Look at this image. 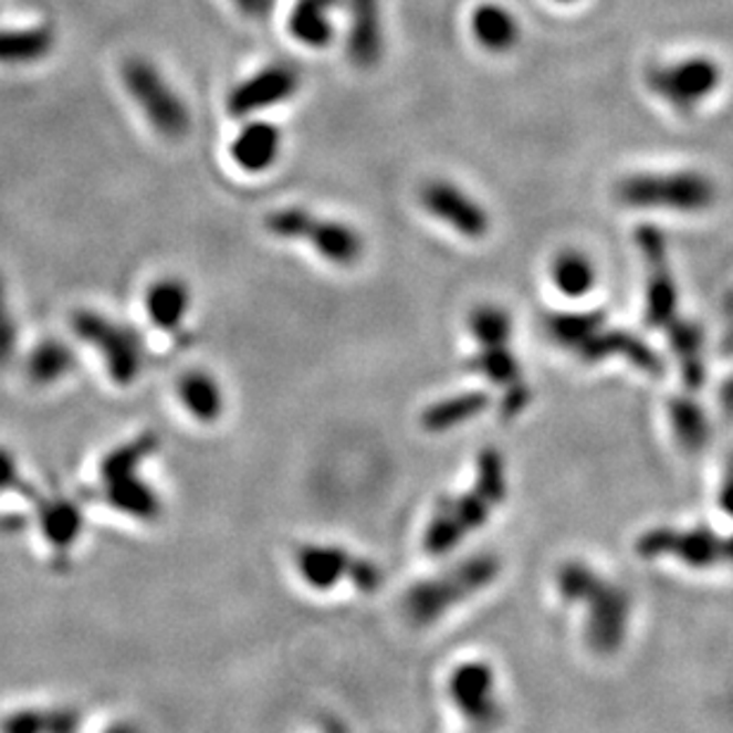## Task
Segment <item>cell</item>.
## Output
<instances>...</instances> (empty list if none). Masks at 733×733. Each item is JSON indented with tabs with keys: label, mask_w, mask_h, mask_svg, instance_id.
<instances>
[{
	"label": "cell",
	"mask_w": 733,
	"mask_h": 733,
	"mask_svg": "<svg viewBox=\"0 0 733 733\" xmlns=\"http://www.w3.org/2000/svg\"><path fill=\"white\" fill-rule=\"evenodd\" d=\"M603 326H607L605 312H553L545 317V332L551 341L572 353H579Z\"/></svg>",
	"instance_id": "21"
},
{
	"label": "cell",
	"mask_w": 733,
	"mask_h": 733,
	"mask_svg": "<svg viewBox=\"0 0 733 733\" xmlns=\"http://www.w3.org/2000/svg\"><path fill=\"white\" fill-rule=\"evenodd\" d=\"M474 486L489 498L493 505H501L505 491H507V481H505V462L501 458V452L486 448L481 450V455L477 460V483Z\"/></svg>",
	"instance_id": "31"
},
{
	"label": "cell",
	"mask_w": 733,
	"mask_h": 733,
	"mask_svg": "<svg viewBox=\"0 0 733 733\" xmlns=\"http://www.w3.org/2000/svg\"><path fill=\"white\" fill-rule=\"evenodd\" d=\"M576 355H579L584 363H600L607 360V357H624V360H629L633 367L646 374L662 371V360L658 357V353L648 348L641 338L621 329L607 332L605 326L596 336L588 338L586 346Z\"/></svg>",
	"instance_id": "11"
},
{
	"label": "cell",
	"mask_w": 733,
	"mask_h": 733,
	"mask_svg": "<svg viewBox=\"0 0 733 733\" xmlns=\"http://www.w3.org/2000/svg\"><path fill=\"white\" fill-rule=\"evenodd\" d=\"M720 507L733 520V455L729 458L726 472L722 479V489H720Z\"/></svg>",
	"instance_id": "36"
},
{
	"label": "cell",
	"mask_w": 733,
	"mask_h": 733,
	"mask_svg": "<svg viewBox=\"0 0 733 733\" xmlns=\"http://www.w3.org/2000/svg\"><path fill=\"white\" fill-rule=\"evenodd\" d=\"M274 3L276 0H233V6H237L243 14H248V18L255 20L268 18V14L274 10Z\"/></svg>",
	"instance_id": "35"
},
{
	"label": "cell",
	"mask_w": 733,
	"mask_h": 733,
	"mask_svg": "<svg viewBox=\"0 0 733 733\" xmlns=\"http://www.w3.org/2000/svg\"><path fill=\"white\" fill-rule=\"evenodd\" d=\"M669 417H672V429L683 450L698 452L708 446L710 422L691 398H674L669 402Z\"/></svg>",
	"instance_id": "25"
},
{
	"label": "cell",
	"mask_w": 733,
	"mask_h": 733,
	"mask_svg": "<svg viewBox=\"0 0 733 733\" xmlns=\"http://www.w3.org/2000/svg\"><path fill=\"white\" fill-rule=\"evenodd\" d=\"M646 82L652 93L677 111H693L720 86L722 70L710 57H691L674 65L650 67Z\"/></svg>",
	"instance_id": "6"
},
{
	"label": "cell",
	"mask_w": 733,
	"mask_h": 733,
	"mask_svg": "<svg viewBox=\"0 0 733 733\" xmlns=\"http://www.w3.org/2000/svg\"><path fill=\"white\" fill-rule=\"evenodd\" d=\"M559 3H572V0H559Z\"/></svg>",
	"instance_id": "39"
},
{
	"label": "cell",
	"mask_w": 733,
	"mask_h": 733,
	"mask_svg": "<svg viewBox=\"0 0 733 733\" xmlns=\"http://www.w3.org/2000/svg\"><path fill=\"white\" fill-rule=\"evenodd\" d=\"M491 405L489 394L483 391H467L450 396L446 400H439L429 405V408L422 412V427L431 433H443L455 429L464 422H470L477 415H481Z\"/></svg>",
	"instance_id": "20"
},
{
	"label": "cell",
	"mask_w": 733,
	"mask_h": 733,
	"mask_svg": "<svg viewBox=\"0 0 733 733\" xmlns=\"http://www.w3.org/2000/svg\"><path fill=\"white\" fill-rule=\"evenodd\" d=\"M450 695L452 703L474 729L493 731L501 726V695H498L495 672L486 662L460 664L450 679Z\"/></svg>",
	"instance_id": "8"
},
{
	"label": "cell",
	"mask_w": 733,
	"mask_h": 733,
	"mask_svg": "<svg viewBox=\"0 0 733 733\" xmlns=\"http://www.w3.org/2000/svg\"><path fill=\"white\" fill-rule=\"evenodd\" d=\"M553 284L567 299H584L596 284V270L584 253L565 251L553 260Z\"/></svg>",
	"instance_id": "26"
},
{
	"label": "cell",
	"mask_w": 733,
	"mask_h": 733,
	"mask_svg": "<svg viewBox=\"0 0 733 733\" xmlns=\"http://www.w3.org/2000/svg\"><path fill=\"white\" fill-rule=\"evenodd\" d=\"M72 329L103 355L107 374L117 386H129L136 381L144 367V346L138 334L91 310L74 312Z\"/></svg>",
	"instance_id": "5"
},
{
	"label": "cell",
	"mask_w": 733,
	"mask_h": 733,
	"mask_svg": "<svg viewBox=\"0 0 733 733\" xmlns=\"http://www.w3.org/2000/svg\"><path fill=\"white\" fill-rule=\"evenodd\" d=\"M155 450H158V436L146 431L142 436H136L134 441L115 448L113 452H107L101 464L103 481L117 479L124 474H134L138 470V464H142L148 455H153Z\"/></svg>",
	"instance_id": "27"
},
{
	"label": "cell",
	"mask_w": 733,
	"mask_h": 733,
	"mask_svg": "<svg viewBox=\"0 0 733 733\" xmlns=\"http://www.w3.org/2000/svg\"><path fill=\"white\" fill-rule=\"evenodd\" d=\"M636 243L641 248L646 268H648V284H646V324L652 329H667L674 324L677 317V284L672 279L667 260V241L658 227H638Z\"/></svg>",
	"instance_id": "7"
},
{
	"label": "cell",
	"mask_w": 733,
	"mask_h": 733,
	"mask_svg": "<svg viewBox=\"0 0 733 733\" xmlns=\"http://www.w3.org/2000/svg\"><path fill=\"white\" fill-rule=\"evenodd\" d=\"M301 86V74L289 65L264 67L233 86L227 98V111L233 117H251L289 101Z\"/></svg>",
	"instance_id": "10"
},
{
	"label": "cell",
	"mask_w": 733,
	"mask_h": 733,
	"mask_svg": "<svg viewBox=\"0 0 733 733\" xmlns=\"http://www.w3.org/2000/svg\"><path fill=\"white\" fill-rule=\"evenodd\" d=\"M53 51V34L45 27L0 31V65H31Z\"/></svg>",
	"instance_id": "23"
},
{
	"label": "cell",
	"mask_w": 733,
	"mask_h": 733,
	"mask_svg": "<svg viewBox=\"0 0 733 733\" xmlns=\"http://www.w3.org/2000/svg\"><path fill=\"white\" fill-rule=\"evenodd\" d=\"M122 80L155 132H160L165 138H181L189 134V107H186L179 93L165 82V76L148 60L132 57L122 67Z\"/></svg>",
	"instance_id": "3"
},
{
	"label": "cell",
	"mask_w": 733,
	"mask_h": 733,
	"mask_svg": "<svg viewBox=\"0 0 733 733\" xmlns=\"http://www.w3.org/2000/svg\"><path fill=\"white\" fill-rule=\"evenodd\" d=\"M726 563L733 565V534L726 536Z\"/></svg>",
	"instance_id": "38"
},
{
	"label": "cell",
	"mask_w": 733,
	"mask_h": 733,
	"mask_svg": "<svg viewBox=\"0 0 733 733\" xmlns=\"http://www.w3.org/2000/svg\"><path fill=\"white\" fill-rule=\"evenodd\" d=\"M720 398H722V410H724V415L733 419V379L726 381V386L722 388V396H720Z\"/></svg>",
	"instance_id": "37"
},
{
	"label": "cell",
	"mask_w": 733,
	"mask_h": 733,
	"mask_svg": "<svg viewBox=\"0 0 733 733\" xmlns=\"http://www.w3.org/2000/svg\"><path fill=\"white\" fill-rule=\"evenodd\" d=\"M348 55L353 65L369 70L381 57V10L379 0H350Z\"/></svg>",
	"instance_id": "13"
},
{
	"label": "cell",
	"mask_w": 733,
	"mask_h": 733,
	"mask_svg": "<svg viewBox=\"0 0 733 733\" xmlns=\"http://www.w3.org/2000/svg\"><path fill=\"white\" fill-rule=\"evenodd\" d=\"M470 367L474 371H479L481 377H486L489 381H493L498 386H505V388L522 381V369H520L517 357L512 355V350L507 346L481 348L470 360Z\"/></svg>",
	"instance_id": "29"
},
{
	"label": "cell",
	"mask_w": 733,
	"mask_h": 733,
	"mask_svg": "<svg viewBox=\"0 0 733 733\" xmlns=\"http://www.w3.org/2000/svg\"><path fill=\"white\" fill-rule=\"evenodd\" d=\"M20 486H22V479H20L18 460H14V455L8 448L0 446V491H12Z\"/></svg>",
	"instance_id": "33"
},
{
	"label": "cell",
	"mask_w": 733,
	"mask_h": 733,
	"mask_svg": "<svg viewBox=\"0 0 733 733\" xmlns=\"http://www.w3.org/2000/svg\"><path fill=\"white\" fill-rule=\"evenodd\" d=\"M14 343H18V332H14V322L8 310V295L6 286L0 282V367L10 363L14 353Z\"/></svg>",
	"instance_id": "32"
},
{
	"label": "cell",
	"mask_w": 733,
	"mask_h": 733,
	"mask_svg": "<svg viewBox=\"0 0 733 733\" xmlns=\"http://www.w3.org/2000/svg\"><path fill=\"white\" fill-rule=\"evenodd\" d=\"M555 588L559 600L584 610L586 648L600 658L617 655L631 627L629 590L582 559H569L557 569Z\"/></svg>",
	"instance_id": "1"
},
{
	"label": "cell",
	"mask_w": 733,
	"mask_h": 733,
	"mask_svg": "<svg viewBox=\"0 0 733 733\" xmlns=\"http://www.w3.org/2000/svg\"><path fill=\"white\" fill-rule=\"evenodd\" d=\"M422 206L436 220L455 229L464 239H483L491 229L489 212L450 181H429L422 189Z\"/></svg>",
	"instance_id": "9"
},
{
	"label": "cell",
	"mask_w": 733,
	"mask_h": 733,
	"mask_svg": "<svg viewBox=\"0 0 733 733\" xmlns=\"http://www.w3.org/2000/svg\"><path fill=\"white\" fill-rule=\"evenodd\" d=\"M282 150V134L270 122H251L239 132L231 144V158L241 169L258 175L270 169Z\"/></svg>",
	"instance_id": "14"
},
{
	"label": "cell",
	"mask_w": 733,
	"mask_h": 733,
	"mask_svg": "<svg viewBox=\"0 0 733 733\" xmlns=\"http://www.w3.org/2000/svg\"><path fill=\"white\" fill-rule=\"evenodd\" d=\"M41 528L57 548H67L82 528V512L70 501H51L41 507Z\"/></svg>",
	"instance_id": "28"
},
{
	"label": "cell",
	"mask_w": 733,
	"mask_h": 733,
	"mask_svg": "<svg viewBox=\"0 0 733 733\" xmlns=\"http://www.w3.org/2000/svg\"><path fill=\"white\" fill-rule=\"evenodd\" d=\"M470 332L479 341L481 348L507 346L512 336V320L503 307L479 305L470 315Z\"/></svg>",
	"instance_id": "30"
},
{
	"label": "cell",
	"mask_w": 733,
	"mask_h": 733,
	"mask_svg": "<svg viewBox=\"0 0 733 733\" xmlns=\"http://www.w3.org/2000/svg\"><path fill=\"white\" fill-rule=\"evenodd\" d=\"M191 293L181 279L165 276L150 284L146 293L148 320L163 332H175L181 326L186 312H189Z\"/></svg>",
	"instance_id": "17"
},
{
	"label": "cell",
	"mask_w": 733,
	"mask_h": 733,
	"mask_svg": "<svg viewBox=\"0 0 733 733\" xmlns=\"http://www.w3.org/2000/svg\"><path fill=\"white\" fill-rule=\"evenodd\" d=\"M338 3L341 0H299L289 18L291 36L307 49H326L334 39L332 12Z\"/></svg>",
	"instance_id": "15"
},
{
	"label": "cell",
	"mask_w": 733,
	"mask_h": 733,
	"mask_svg": "<svg viewBox=\"0 0 733 733\" xmlns=\"http://www.w3.org/2000/svg\"><path fill=\"white\" fill-rule=\"evenodd\" d=\"M636 553L643 559L672 557L691 569H712L726 563V538L712 526H655L636 538Z\"/></svg>",
	"instance_id": "4"
},
{
	"label": "cell",
	"mask_w": 733,
	"mask_h": 733,
	"mask_svg": "<svg viewBox=\"0 0 733 733\" xmlns=\"http://www.w3.org/2000/svg\"><path fill=\"white\" fill-rule=\"evenodd\" d=\"M528 400H532V394H528V388L522 381L507 386L503 398V417H517L526 408Z\"/></svg>",
	"instance_id": "34"
},
{
	"label": "cell",
	"mask_w": 733,
	"mask_h": 733,
	"mask_svg": "<svg viewBox=\"0 0 733 733\" xmlns=\"http://www.w3.org/2000/svg\"><path fill=\"white\" fill-rule=\"evenodd\" d=\"M617 198L631 208H667L679 212L708 210L716 189L700 171H672V175H636L619 181Z\"/></svg>",
	"instance_id": "2"
},
{
	"label": "cell",
	"mask_w": 733,
	"mask_h": 733,
	"mask_svg": "<svg viewBox=\"0 0 733 733\" xmlns=\"http://www.w3.org/2000/svg\"><path fill=\"white\" fill-rule=\"evenodd\" d=\"M301 241H310L324 260L341 264V268H350L365 253L363 237L350 224L320 220L315 214H310Z\"/></svg>",
	"instance_id": "12"
},
{
	"label": "cell",
	"mask_w": 733,
	"mask_h": 733,
	"mask_svg": "<svg viewBox=\"0 0 733 733\" xmlns=\"http://www.w3.org/2000/svg\"><path fill=\"white\" fill-rule=\"evenodd\" d=\"M74 369V353L57 338H45L31 350L27 360V374L36 386H51Z\"/></svg>",
	"instance_id": "24"
},
{
	"label": "cell",
	"mask_w": 733,
	"mask_h": 733,
	"mask_svg": "<svg viewBox=\"0 0 733 733\" xmlns=\"http://www.w3.org/2000/svg\"><path fill=\"white\" fill-rule=\"evenodd\" d=\"M179 398L202 425H212L224 412V396L220 384L208 371H186L179 379Z\"/></svg>",
	"instance_id": "19"
},
{
	"label": "cell",
	"mask_w": 733,
	"mask_h": 733,
	"mask_svg": "<svg viewBox=\"0 0 733 733\" xmlns=\"http://www.w3.org/2000/svg\"><path fill=\"white\" fill-rule=\"evenodd\" d=\"M669 343L681 363L683 381L689 388H698L705 379V365H703V346H705V334L693 322L677 320L674 324L667 326Z\"/></svg>",
	"instance_id": "22"
},
{
	"label": "cell",
	"mask_w": 733,
	"mask_h": 733,
	"mask_svg": "<svg viewBox=\"0 0 733 733\" xmlns=\"http://www.w3.org/2000/svg\"><path fill=\"white\" fill-rule=\"evenodd\" d=\"M105 503L129 514L134 520H155L160 512V498L146 481L134 474H124L105 481Z\"/></svg>",
	"instance_id": "18"
},
{
	"label": "cell",
	"mask_w": 733,
	"mask_h": 733,
	"mask_svg": "<svg viewBox=\"0 0 733 733\" xmlns=\"http://www.w3.org/2000/svg\"><path fill=\"white\" fill-rule=\"evenodd\" d=\"M470 27L477 43L491 53H507L520 41L517 20L507 8L498 3H483L474 8Z\"/></svg>",
	"instance_id": "16"
}]
</instances>
